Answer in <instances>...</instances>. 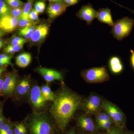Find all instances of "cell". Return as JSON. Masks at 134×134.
I'll return each mask as SVG.
<instances>
[{
  "label": "cell",
  "mask_w": 134,
  "mask_h": 134,
  "mask_svg": "<svg viewBox=\"0 0 134 134\" xmlns=\"http://www.w3.org/2000/svg\"><path fill=\"white\" fill-rule=\"evenodd\" d=\"M82 99L80 96L66 89L54 96L50 111L60 132H65L75 112L81 104Z\"/></svg>",
  "instance_id": "obj_1"
},
{
  "label": "cell",
  "mask_w": 134,
  "mask_h": 134,
  "mask_svg": "<svg viewBox=\"0 0 134 134\" xmlns=\"http://www.w3.org/2000/svg\"><path fill=\"white\" fill-rule=\"evenodd\" d=\"M29 134H54L55 128L52 120L43 114H32L27 117L24 121Z\"/></svg>",
  "instance_id": "obj_2"
},
{
  "label": "cell",
  "mask_w": 134,
  "mask_h": 134,
  "mask_svg": "<svg viewBox=\"0 0 134 134\" xmlns=\"http://www.w3.org/2000/svg\"><path fill=\"white\" fill-rule=\"evenodd\" d=\"M134 25L133 19L128 17H125L114 22L111 33L115 39L121 41L129 36Z\"/></svg>",
  "instance_id": "obj_3"
},
{
  "label": "cell",
  "mask_w": 134,
  "mask_h": 134,
  "mask_svg": "<svg viewBox=\"0 0 134 134\" xmlns=\"http://www.w3.org/2000/svg\"><path fill=\"white\" fill-rule=\"evenodd\" d=\"M82 76L86 82L99 83L107 81L110 76L105 66L93 68L82 71Z\"/></svg>",
  "instance_id": "obj_4"
},
{
  "label": "cell",
  "mask_w": 134,
  "mask_h": 134,
  "mask_svg": "<svg viewBox=\"0 0 134 134\" xmlns=\"http://www.w3.org/2000/svg\"><path fill=\"white\" fill-rule=\"evenodd\" d=\"M102 105L106 112L110 116L116 126L124 128L126 123V117L121 110L115 105L107 100H103Z\"/></svg>",
  "instance_id": "obj_5"
},
{
  "label": "cell",
  "mask_w": 134,
  "mask_h": 134,
  "mask_svg": "<svg viewBox=\"0 0 134 134\" xmlns=\"http://www.w3.org/2000/svg\"><path fill=\"white\" fill-rule=\"evenodd\" d=\"M30 100L32 107L36 110L44 108L47 101L42 96L40 87L37 85H34L31 88Z\"/></svg>",
  "instance_id": "obj_6"
},
{
  "label": "cell",
  "mask_w": 134,
  "mask_h": 134,
  "mask_svg": "<svg viewBox=\"0 0 134 134\" xmlns=\"http://www.w3.org/2000/svg\"><path fill=\"white\" fill-rule=\"evenodd\" d=\"M98 12L94 9L90 3L82 7L77 13L76 15L79 19L85 21L89 25H91L93 20L97 18Z\"/></svg>",
  "instance_id": "obj_7"
},
{
  "label": "cell",
  "mask_w": 134,
  "mask_h": 134,
  "mask_svg": "<svg viewBox=\"0 0 134 134\" xmlns=\"http://www.w3.org/2000/svg\"><path fill=\"white\" fill-rule=\"evenodd\" d=\"M20 19V18L10 14L2 17L0 18V29L6 32H11L17 27Z\"/></svg>",
  "instance_id": "obj_8"
},
{
  "label": "cell",
  "mask_w": 134,
  "mask_h": 134,
  "mask_svg": "<svg viewBox=\"0 0 134 134\" xmlns=\"http://www.w3.org/2000/svg\"><path fill=\"white\" fill-rule=\"evenodd\" d=\"M101 105V100L99 97L92 95L85 100L82 107L86 113L93 114L98 111Z\"/></svg>",
  "instance_id": "obj_9"
},
{
  "label": "cell",
  "mask_w": 134,
  "mask_h": 134,
  "mask_svg": "<svg viewBox=\"0 0 134 134\" xmlns=\"http://www.w3.org/2000/svg\"><path fill=\"white\" fill-rule=\"evenodd\" d=\"M17 82V77L15 74H11L6 77L3 87L2 95L12 96L16 88Z\"/></svg>",
  "instance_id": "obj_10"
},
{
  "label": "cell",
  "mask_w": 134,
  "mask_h": 134,
  "mask_svg": "<svg viewBox=\"0 0 134 134\" xmlns=\"http://www.w3.org/2000/svg\"><path fill=\"white\" fill-rule=\"evenodd\" d=\"M37 69V72L48 82H51L55 80H63L62 74L58 71L44 68H38Z\"/></svg>",
  "instance_id": "obj_11"
},
{
  "label": "cell",
  "mask_w": 134,
  "mask_h": 134,
  "mask_svg": "<svg viewBox=\"0 0 134 134\" xmlns=\"http://www.w3.org/2000/svg\"><path fill=\"white\" fill-rule=\"evenodd\" d=\"M67 6L58 3H50L47 9V14L51 19L60 15L66 11Z\"/></svg>",
  "instance_id": "obj_12"
},
{
  "label": "cell",
  "mask_w": 134,
  "mask_h": 134,
  "mask_svg": "<svg viewBox=\"0 0 134 134\" xmlns=\"http://www.w3.org/2000/svg\"><path fill=\"white\" fill-rule=\"evenodd\" d=\"M49 31L48 26L46 24H41L36 26L30 40L32 42H39L45 38Z\"/></svg>",
  "instance_id": "obj_13"
},
{
  "label": "cell",
  "mask_w": 134,
  "mask_h": 134,
  "mask_svg": "<svg viewBox=\"0 0 134 134\" xmlns=\"http://www.w3.org/2000/svg\"><path fill=\"white\" fill-rule=\"evenodd\" d=\"M98 14L97 18L99 21L108 25L109 26L113 27L114 23L113 21L111 10L108 8H100L99 9Z\"/></svg>",
  "instance_id": "obj_14"
},
{
  "label": "cell",
  "mask_w": 134,
  "mask_h": 134,
  "mask_svg": "<svg viewBox=\"0 0 134 134\" xmlns=\"http://www.w3.org/2000/svg\"><path fill=\"white\" fill-rule=\"evenodd\" d=\"M31 88L30 80L28 78H24L19 82L17 85L15 91L18 96L24 97L29 93Z\"/></svg>",
  "instance_id": "obj_15"
},
{
  "label": "cell",
  "mask_w": 134,
  "mask_h": 134,
  "mask_svg": "<svg viewBox=\"0 0 134 134\" xmlns=\"http://www.w3.org/2000/svg\"><path fill=\"white\" fill-rule=\"evenodd\" d=\"M78 126L82 129L88 132H93L95 130V126L93 121L90 117L81 116L77 119Z\"/></svg>",
  "instance_id": "obj_16"
},
{
  "label": "cell",
  "mask_w": 134,
  "mask_h": 134,
  "mask_svg": "<svg viewBox=\"0 0 134 134\" xmlns=\"http://www.w3.org/2000/svg\"><path fill=\"white\" fill-rule=\"evenodd\" d=\"M110 70L114 74L121 73L123 69V66L120 59L117 56H113L109 61Z\"/></svg>",
  "instance_id": "obj_17"
},
{
  "label": "cell",
  "mask_w": 134,
  "mask_h": 134,
  "mask_svg": "<svg viewBox=\"0 0 134 134\" xmlns=\"http://www.w3.org/2000/svg\"><path fill=\"white\" fill-rule=\"evenodd\" d=\"M31 59V56L30 53H23L17 56L16 58V63L20 68H25L30 64Z\"/></svg>",
  "instance_id": "obj_18"
},
{
  "label": "cell",
  "mask_w": 134,
  "mask_h": 134,
  "mask_svg": "<svg viewBox=\"0 0 134 134\" xmlns=\"http://www.w3.org/2000/svg\"><path fill=\"white\" fill-rule=\"evenodd\" d=\"M40 89L42 96L47 101H54V95L48 85H43L40 87Z\"/></svg>",
  "instance_id": "obj_19"
},
{
  "label": "cell",
  "mask_w": 134,
  "mask_h": 134,
  "mask_svg": "<svg viewBox=\"0 0 134 134\" xmlns=\"http://www.w3.org/2000/svg\"><path fill=\"white\" fill-rule=\"evenodd\" d=\"M36 26L27 28H22L19 29L18 34L19 36L24 37L25 38H31L34 32L36 29Z\"/></svg>",
  "instance_id": "obj_20"
},
{
  "label": "cell",
  "mask_w": 134,
  "mask_h": 134,
  "mask_svg": "<svg viewBox=\"0 0 134 134\" xmlns=\"http://www.w3.org/2000/svg\"><path fill=\"white\" fill-rule=\"evenodd\" d=\"M33 3V0H28L27 3L24 4L21 19H29V13L32 9Z\"/></svg>",
  "instance_id": "obj_21"
},
{
  "label": "cell",
  "mask_w": 134,
  "mask_h": 134,
  "mask_svg": "<svg viewBox=\"0 0 134 134\" xmlns=\"http://www.w3.org/2000/svg\"><path fill=\"white\" fill-rule=\"evenodd\" d=\"M10 7L5 0H0V18L9 14Z\"/></svg>",
  "instance_id": "obj_22"
},
{
  "label": "cell",
  "mask_w": 134,
  "mask_h": 134,
  "mask_svg": "<svg viewBox=\"0 0 134 134\" xmlns=\"http://www.w3.org/2000/svg\"><path fill=\"white\" fill-rule=\"evenodd\" d=\"M27 40L23 38L19 37H14L10 41V44L11 45L20 46L24 45Z\"/></svg>",
  "instance_id": "obj_23"
},
{
  "label": "cell",
  "mask_w": 134,
  "mask_h": 134,
  "mask_svg": "<svg viewBox=\"0 0 134 134\" xmlns=\"http://www.w3.org/2000/svg\"><path fill=\"white\" fill-rule=\"evenodd\" d=\"M45 3L43 1H39L35 3L34 6V9L38 14L43 13L46 9Z\"/></svg>",
  "instance_id": "obj_24"
},
{
  "label": "cell",
  "mask_w": 134,
  "mask_h": 134,
  "mask_svg": "<svg viewBox=\"0 0 134 134\" xmlns=\"http://www.w3.org/2000/svg\"><path fill=\"white\" fill-rule=\"evenodd\" d=\"M8 5L12 8L21 7L25 3L20 0H5Z\"/></svg>",
  "instance_id": "obj_25"
},
{
  "label": "cell",
  "mask_w": 134,
  "mask_h": 134,
  "mask_svg": "<svg viewBox=\"0 0 134 134\" xmlns=\"http://www.w3.org/2000/svg\"><path fill=\"white\" fill-rule=\"evenodd\" d=\"M96 120L97 123L108 121H112L111 117L106 112L101 113L100 114H99L97 116Z\"/></svg>",
  "instance_id": "obj_26"
},
{
  "label": "cell",
  "mask_w": 134,
  "mask_h": 134,
  "mask_svg": "<svg viewBox=\"0 0 134 134\" xmlns=\"http://www.w3.org/2000/svg\"><path fill=\"white\" fill-rule=\"evenodd\" d=\"M34 24L29 19H20L18 26L20 28H24L34 26Z\"/></svg>",
  "instance_id": "obj_27"
},
{
  "label": "cell",
  "mask_w": 134,
  "mask_h": 134,
  "mask_svg": "<svg viewBox=\"0 0 134 134\" xmlns=\"http://www.w3.org/2000/svg\"><path fill=\"white\" fill-rule=\"evenodd\" d=\"M23 8L21 7L16 8H10L9 14L15 17L20 18L23 14Z\"/></svg>",
  "instance_id": "obj_28"
},
{
  "label": "cell",
  "mask_w": 134,
  "mask_h": 134,
  "mask_svg": "<svg viewBox=\"0 0 134 134\" xmlns=\"http://www.w3.org/2000/svg\"><path fill=\"white\" fill-rule=\"evenodd\" d=\"M38 14V13L36 12L34 9H32L29 13V19L34 24L37 23L39 21Z\"/></svg>",
  "instance_id": "obj_29"
},
{
  "label": "cell",
  "mask_w": 134,
  "mask_h": 134,
  "mask_svg": "<svg viewBox=\"0 0 134 134\" xmlns=\"http://www.w3.org/2000/svg\"><path fill=\"white\" fill-rule=\"evenodd\" d=\"M14 125L10 122L6 121L0 127V134L4 133L7 132L8 131H9L10 130L12 129L14 127Z\"/></svg>",
  "instance_id": "obj_30"
},
{
  "label": "cell",
  "mask_w": 134,
  "mask_h": 134,
  "mask_svg": "<svg viewBox=\"0 0 134 134\" xmlns=\"http://www.w3.org/2000/svg\"><path fill=\"white\" fill-rule=\"evenodd\" d=\"M108 132L106 134H126L123 128L115 126L112 127L108 130Z\"/></svg>",
  "instance_id": "obj_31"
},
{
  "label": "cell",
  "mask_w": 134,
  "mask_h": 134,
  "mask_svg": "<svg viewBox=\"0 0 134 134\" xmlns=\"http://www.w3.org/2000/svg\"><path fill=\"white\" fill-rule=\"evenodd\" d=\"M113 122L112 121H108L104 122H99L97 123L98 126L101 129L108 130L111 128Z\"/></svg>",
  "instance_id": "obj_32"
},
{
  "label": "cell",
  "mask_w": 134,
  "mask_h": 134,
  "mask_svg": "<svg viewBox=\"0 0 134 134\" xmlns=\"http://www.w3.org/2000/svg\"><path fill=\"white\" fill-rule=\"evenodd\" d=\"M25 126L24 123L20 122L15 125L13 127L14 134H19Z\"/></svg>",
  "instance_id": "obj_33"
},
{
  "label": "cell",
  "mask_w": 134,
  "mask_h": 134,
  "mask_svg": "<svg viewBox=\"0 0 134 134\" xmlns=\"http://www.w3.org/2000/svg\"><path fill=\"white\" fill-rule=\"evenodd\" d=\"M13 57V56L12 55L5 54H0V59L7 62L9 65H12L11 62V59Z\"/></svg>",
  "instance_id": "obj_34"
},
{
  "label": "cell",
  "mask_w": 134,
  "mask_h": 134,
  "mask_svg": "<svg viewBox=\"0 0 134 134\" xmlns=\"http://www.w3.org/2000/svg\"><path fill=\"white\" fill-rule=\"evenodd\" d=\"M62 1L64 4L68 7L69 6L76 5L81 1V0H62Z\"/></svg>",
  "instance_id": "obj_35"
},
{
  "label": "cell",
  "mask_w": 134,
  "mask_h": 134,
  "mask_svg": "<svg viewBox=\"0 0 134 134\" xmlns=\"http://www.w3.org/2000/svg\"><path fill=\"white\" fill-rule=\"evenodd\" d=\"M24 45L13 46L9 45L7 46L8 47L13 50L15 52H19L23 47Z\"/></svg>",
  "instance_id": "obj_36"
},
{
  "label": "cell",
  "mask_w": 134,
  "mask_h": 134,
  "mask_svg": "<svg viewBox=\"0 0 134 134\" xmlns=\"http://www.w3.org/2000/svg\"><path fill=\"white\" fill-rule=\"evenodd\" d=\"M5 79L0 78V96L2 95L3 87Z\"/></svg>",
  "instance_id": "obj_37"
},
{
  "label": "cell",
  "mask_w": 134,
  "mask_h": 134,
  "mask_svg": "<svg viewBox=\"0 0 134 134\" xmlns=\"http://www.w3.org/2000/svg\"><path fill=\"white\" fill-rule=\"evenodd\" d=\"M131 55L130 57V60H131V64H132V67L134 69V51L133 50H130Z\"/></svg>",
  "instance_id": "obj_38"
},
{
  "label": "cell",
  "mask_w": 134,
  "mask_h": 134,
  "mask_svg": "<svg viewBox=\"0 0 134 134\" xmlns=\"http://www.w3.org/2000/svg\"><path fill=\"white\" fill-rule=\"evenodd\" d=\"M6 122V119L2 114L0 115V127Z\"/></svg>",
  "instance_id": "obj_39"
},
{
  "label": "cell",
  "mask_w": 134,
  "mask_h": 134,
  "mask_svg": "<svg viewBox=\"0 0 134 134\" xmlns=\"http://www.w3.org/2000/svg\"><path fill=\"white\" fill-rule=\"evenodd\" d=\"M19 134H29V130L26 125Z\"/></svg>",
  "instance_id": "obj_40"
},
{
  "label": "cell",
  "mask_w": 134,
  "mask_h": 134,
  "mask_svg": "<svg viewBox=\"0 0 134 134\" xmlns=\"http://www.w3.org/2000/svg\"><path fill=\"white\" fill-rule=\"evenodd\" d=\"M7 65H9L7 62L1 59H0V66L2 67L3 66Z\"/></svg>",
  "instance_id": "obj_41"
},
{
  "label": "cell",
  "mask_w": 134,
  "mask_h": 134,
  "mask_svg": "<svg viewBox=\"0 0 134 134\" xmlns=\"http://www.w3.org/2000/svg\"><path fill=\"white\" fill-rule=\"evenodd\" d=\"M50 3H58L64 4L62 0H48Z\"/></svg>",
  "instance_id": "obj_42"
},
{
  "label": "cell",
  "mask_w": 134,
  "mask_h": 134,
  "mask_svg": "<svg viewBox=\"0 0 134 134\" xmlns=\"http://www.w3.org/2000/svg\"><path fill=\"white\" fill-rule=\"evenodd\" d=\"M115 3L116 4H117V5H119V6H120V7H121L125 8L126 9L128 10H129V11H131V12H132V13H133V14H134V10H133L127 8L125 7H124V6H122V5H120V4H118V3Z\"/></svg>",
  "instance_id": "obj_43"
},
{
  "label": "cell",
  "mask_w": 134,
  "mask_h": 134,
  "mask_svg": "<svg viewBox=\"0 0 134 134\" xmlns=\"http://www.w3.org/2000/svg\"><path fill=\"white\" fill-rule=\"evenodd\" d=\"M66 134H76L75 132V129H74L70 130L69 131L67 132Z\"/></svg>",
  "instance_id": "obj_44"
},
{
  "label": "cell",
  "mask_w": 134,
  "mask_h": 134,
  "mask_svg": "<svg viewBox=\"0 0 134 134\" xmlns=\"http://www.w3.org/2000/svg\"><path fill=\"white\" fill-rule=\"evenodd\" d=\"M6 69V68L5 67H0V76L2 74L3 72H4Z\"/></svg>",
  "instance_id": "obj_45"
},
{
  "label": "cell",
  "mask_w": 134,
  "mask_h": 134,
  "mask_svg": "<svg viewBox=\"0 0 134 134\" xmlns=\"http://www.w3.org/2000/svg\"><path fill=\"white\" fill-rule=\"evenodd\" d=\"M3 134H14L13 128L12 129L10 130L9 131H8L7 132H6V133Z\"/></svg>",
  "instance_id": "obj_46"
},
{
  "label": "cell",
  "mask_w": 134,
  "mask_h": 134,
  "mask_svg": "<svg viewBox=\"0 0 134 134\" xmlns=\"http://www.w3.org/2000/svg\"><path fill=\"white\" fill-rule=\"evenodd\" d=\"M4 34V31L0 29V37L3 36Z\"/></svg>",
  "instance_id": "obj_47"
},
{
  "label": "cell",
  "mask_w": 134,
  "mask_h": 134,
  "mask_svg": "<svg viewBox=\"0 0 134 134\" xmlns=\"http://www.w3.org/2000/svg\"><path fill=\"white\" fill-rule=\"evenodd\" d=\"M126 134H134V133L131 131H127L126 132Z\"/></svg>",
  "instance_id": "obj_48"
},
{
  "label": "cell",
  "mask_w": 134,
  "mask_h": 134,
  "mask_svg": "<svg viewBox=\"0 0 134 134\" xmlns=\"http://www.w3.org/2000/svg\"><path fill=\"white\" fill-rule=\"evenodd\" d=\"M2 114V107H0V115Z\"/></svg>",
  "instance_id": "obj_49"
},
{
  "label": "cell",
  "mask_w": 134,
  "mask_h": 134,
  "mask_svg": "<svg viewBox=\"0 0 134 134\" xmlns=\"http://www.w3.org/2000/svg\"><path fill=\"white\" fill-rule=\"evenodd\" d=\"M0 44H2L4 45V43L3 41L0 38Z\"/></svg>",
  "instance_id": "obj_50"
},
{
  "label": "cell",
  "mask_w": 134,
  "mask_h": 134,
  "mask_svg": "<svg viewBox=\"0 0 134 134\" xmlns=\"http://www.w3.org/2000/svg\"><path fill=\"white\" fill-rule=\"evenodd\" d=\"M3 46H4V45L0 44V49H1V48Z\"/></svg>",
  "instance_id": "obj_51"
},
{
  "label": "cell",
  "mask_w": 134,
  "mask_h": 134,
  "mask_svg": "<svg viewBox=\"0 0 134 134\" xmlns=\"http://www.w3.org/2000/svg\"><path fill=\"white\" fill-rule=\"evenodd\" d=\"M96 134L92 133H90V134Z\"/></svg>",
  "instance_id": "obj_52"
},
{
  "label": "cell",
  "mask_w": 134,
  "mask_h": 134,
  "mask_svg": "<svg viewBox=\"0 0 134 134\" xmlns=\"http://www.w3.org/2000/svg\"><path fill=\"white\" fill-rule=\"evenodd\" d=\"M56 134L55 133V134Z\"/></svg>",
  "instance_id": "obj_53"
}]
</instances>
